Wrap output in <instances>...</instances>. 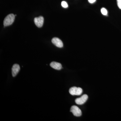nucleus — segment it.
Segmentation results:
<instances>
[{"label":"nucleus","instance_id":"obj_10","mask_svg":"<svg viewBox=\"0 0 121 121\" xmlns=\"http://www.w3.org/2000/svg\"><path fill=\"white\" fill-rule=\"evenodd\" d=\"M61 5L62 7L64 8H67L68 7V5L67 3L65 1H62L61 3Z\"/></svg>","mask_w":121,"mask_h":121},{"label":"nucleus","instance_id":"obj_8","mask_svg":"<svg viewBox=\"0 0 121 121\" xmlns=\"http://www.w3.org/2000/svg\"><path fill=\"white\" fill-rule=\"evenodd\" d=\"M50 65L52 68L56 70H60L62 69V65L60 63L56 62H52L51 63Z\"/></svg>","mask_w":121,"mask_h":121},{"label":"nucleus","instance_id":"obj_11","mask_svg":"<svg viewBox=\"0 0 121 121\" xmlns=\"http://www.w3.org/2000/svg\"><path fill=\"white\" fill-rule=\"evenodd\" d=\"M117 2L118 8L121 9V0H117Z\"/></svg>","mask_w":121,"mask_h":121},{"label":"nucleus","instance_id":"obj_6","mask_svg":"<svg viewBox=\"0 0 121 121\" xmlns=\"http://www.w3.org/2000/svg\"><path fill=\"white\" fill-rule=\"evenodd\" d=\"M52 42L53 44L59 48H62L63 46V42L59 38L54 37L52 40Z\"/></svg>","mask_w":121,"mask_h":121},{"label":"nucleus","instance_id":"obj_4","mask_svg":"<svg viewBox=\"0 0 121 121\" xmlns=\"http://www.w3.org/2000/svg\"><path fill=\"white\" fill-rule=\"evenodd\" d=\"M88 95H83L80 98H78L75 100L76 103L78 105H82L88 99Z\"/></svg>","mask_w":121,"mask_h":121},{"label":"nucleus","instance_id":"obj_1","mask_svg":"<svg viewBox=\"0 0 121 121\" xmlns=\"http://www.w3.org/2000/svg\"><path fill=\"white\" fill-rule=\"evenodd\" d=\"M15 19V16L11 13L8 15L5 18L4 21V26H8L13 23Z\"/></svg>","mask_w":121,"mask_h":121},{"label":"nucleus","instance_id":"obj_3","mask_svg":"<svg viewBox=\"0 0 121 121\" xmlns=\"http://www.w3.org/2000/svg\"><path fill=\"white\" fill-rule=\"evenodd\" d=\"M70 111L75 117H80L82 114V111L77 106H72L71 108Z\"/></svg>","mask_w":121,"mask_h":121},{"label":"nucleus","instance_id":"obj_12","mask_svg":"<svg viewBox=\"0 0 121 121\" xmlns=\"http://www.w3.org/2000/svg\"><path fill=\"white\" fill-rule=\"evenodd\" d=\"M88 1L91 4H93L96 1V0H88Z\"/></svg>","mask_w":121,"mask_h":121},{"label":"nucleus","instance_id":"obj_5","mask_svg":"<svg viewBox=\"0 0 121 121\" xmlns=\"http://www.w3.org/2000/svg\"><path fill=\"white\" fill-rule=\"evenodd\" d=\"M34 22L35 25L38 27H41L43 26V17L42 16H39V17H35L34 19Z\"/></svg>","mask_w":121,"mask_h":121},{"label":"nucleus","instance_id":"obj_7","mask_svg":"<svg viewBox=\"0 0 121 121\" xmlns=\"http://www.w3.org/2000/svg\"><path fill=\"white\" fill-rule=\"evenodd\" d=\"M19 65L17 64H15L12 68V74L13 77H15L17 74L20 70Z\"/></svg>","mask_w":121,"mask_h":121},{"label":"nucleus","instance_id":"obj_2","mask_svg":"<svg viewBox=\"0 0 121 121\" xmlns=\"http://www.w3.org/2000/svg\"><path fill=\"white\" fill-rule=\"evenodd\" d=\"M82 90L80 87H73L70 88L69 92L72 95H80L82 92Z\"/></svg>","mask_w":121,"mask_h":121},{"label":"nucleus","instance_id":"obj_9","mask_svg":"<svg viewBox=\"0 0 121 121\" xmlns=\"http://www.w3.org/2000/svg\"><path fill=\"white\" fill-rule=\"evenodd\" d=\"M101 12L103 15H105V16L107 15V13H108L107 10L105 8H102L101 9Z\"/></svg>","mask_w":121,"mask_h":121}]
</instances>
